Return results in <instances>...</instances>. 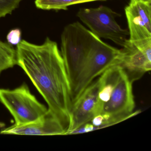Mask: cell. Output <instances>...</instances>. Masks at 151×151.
Returning <instances> with one entry per match:
<instances>
[{
  "instance_id": "1",
  "label": "cell",
  "mask_w": 151,
  "mask_h": 151,
  "mask_svg": "<svg viewBox=\"0 0 151 151\" xmlns=\"http://www.w3.org/2000/svg\"><path fill=\"white\" fill-rule=\"evenodd\" d=\"M16 51L17 65L27 74L47 103L48 110L67 132L72 106L71 88L57 43L48 37L41 45L22 40Z\"/></svg>"
},
{
  "instance_id": "2",
  "label": "cell",
  "mask_w": 151,
  "mask_h": 151,
  "mask_svg": "<svg viewBox=\"0 0 151 151\" xmlns=\"http://www.w3.org/2000/svg\"><path fill=\"white\" fill-rule=\"evenodd\" d=\"M101 39L77 22L65 26L61 36V51L70 83L71 93L89 58Z\"/></svg>"
},
{
  "instance_id": "3",
  "label": "cell",
  "mask_w": 151,
  "mask_h": 151,
  "mask_svg": "<svg viewBox=\"0 0 151 151\" xmlns=\"http://www.w3.org/2000/svg\"><path fill=\"white\" fill-rule=\"evenodd\" d=\"M122 67L112 92L110 99L103 105L101 114L103 116V126H111L140 113L134 112L135 104L132 83Z\"/></svg>"
},
{
  "instance_id": "4",
  "label": "cell",
  "mask_w": 151,
  "mask_h": 151,
  "mask_svg": "<svg viewBox=\"0 0 151 151\" xmlns=\"http://www.w3.org/2000/svg\"><path fill=\"white\" fill-rule=\"evenodd\" d=\"M0 101L13 116L17 125L33 122L48 111L25 83L14 90L0 89Z\"/></svg>"
},
{
  "instance_id": "5",
  "label": "cell",
  "mask_w": 151,
  "mask_h": 151,
  "mask_svg": "<svg viewBox=\"0 0 151 151\" xmlns=\"http://www.w3.org/2000/svg\"><path fill=\"white\" fill-rule=\"evenodd\" d=\"M121 16L103 6L81 9L77 14V17L98 37L109 40L123 47L129 34L128 29H122L116 21Z\"/></svg>"
},
{
  "instance_id": "6",
  "label": "cell",
  "mask_w": 151,
  "mask_h": 151,
  "mask_svg": "<svg viewBox=\"0 0 151 151\" xmlns=\"http://www.w3.org/2000/svg\"><path fill=\"white\" fill-rule=\"evenodd\" d=\"M123 57L122 49L102 41L86 62L76 86L71 92L72 105L96 78L111 67L120 65Z\"/></svg>"
},
{
  "instance_id": "7",
  "label": "cell",
  "mask_w": 151,
  "mask_h": 151,
  "mask_svg": "<svg viewBox=\"0 0 151 151\" xmlns=\"http://www.w3.org/2000/svg\"><path fill=\"white\" fill-rule=\"evenodd\" d=\"M123 48L121 66L134 81L151 70V39L139 41L127 40Z\"/></svg>"
},
{
  "instance_id": "8",
  "label": "cell",
  "mask_w": 151,
  "mask_h": 151,
  "mask_svg": "<svg viewBox=\"0 0 151 151\" xmlns=\"http://www.w3.org/2000/svg\"><path fill=\"white\" fill-rule=\"evenodd\" d=\"M99 76L91 83L72 105L70 123L65 135L91 122L99 114V93L101 84Z\"/></svg>"
},
{
  "instance_id": "9",
  "label": "cell",
  "mask_w": 151,
  "mask_h": 151,
  "mask_svg": "<svg viewBox=\"0 0 151 151\" xmlns=\"http://www.w3.org/2000/svg\"><path fill=\"white\" fill-rule=\"evenodd\" d=\"M129 29V40L139 41L151 39V2L130 0L124 9Z\"/></svg>"
},
{
  "instance_id": "10",
  "label": "cell",
  "mask_w": 151,
  "mask_h": 151,
  "mask_svg": "<svg viewBox=\"0 0 151 151\" xmlns=\"http://www.w3.org/2000/svg\"><path fill=\"white\" fill-rule=\"evenodd\" d=\"M66 130L48 110L44 115L26 124L14 125L2 130L1 134L24 135H65Z\"/></svg>"
},
{
  "instance_id": "11",
  "label": "cell",
  "mask_w": 151,
  "mask_h": 151,
  "mask_svg": "<svg viewBox=\"0 0 151 151\" xmlns=\"http://www.w3.org/2000/svg\"><path fill=\"white\" fill-rule=\"evenodd\" d=\"M106 0H35L37 8L43 10H68V7L72 5L92 1Z\"/></svg>"
},
{
  "instance_id": "12",
  "label": "cell",
  "mask_w": 151,
  "mask_h": 151,
  "mask_svg": "<svg viewBox=\"0 0 151 151\" xmlns=\"http://www.w3.org/2000/svg\"><path fill=\"white\" fill-rule=\"evenodd\" d=\"M17 65V51L12 45L0 40V74Z\"/></svg>"
},
{
  "instance_id": "13",
  "label": "cell",
  "mask_w": 151,
  "mask_h": 151,
  "mask_svg": "<svg viewBox=\"0 0 151 151\" xmlns=\"http://www.w3.org/2000/svg\"><path fill=\"white\" fill-rule=\"evenodd\" d=\"M22 0H0V18L12 12L19 6Z\"/></svg>"
},
{
  "instance_id": "14",
  "label": "cell",
  "mask_w": 151,
  "mask_h": 151,
  "mask_svg": "<svg viewBox=\"0 0 151 151\" xmlns=\"http://www.w3.org/2000/svg\"><path fill=\"white\" fill-rule=\"evenodd\" d=\"M22 32L19 29L11 30L7 36L9 44L11 45H17L21 41Z\"/></svg>"
},
{
  "instance_id": "15",
  "label": "cell",
  "mask_w": 151,
  "mask_h": 151,
  "mask_svg": "<svg viewBox=\"0 0 151 151\" xmlns=\"http://www.w3.org/2000/svg\"><path fill=\"white\" fill-rule=\"evenodd\" d=\"M146 1H150V2H151V0H146Z\"/></svg>"
}]
</instances>
